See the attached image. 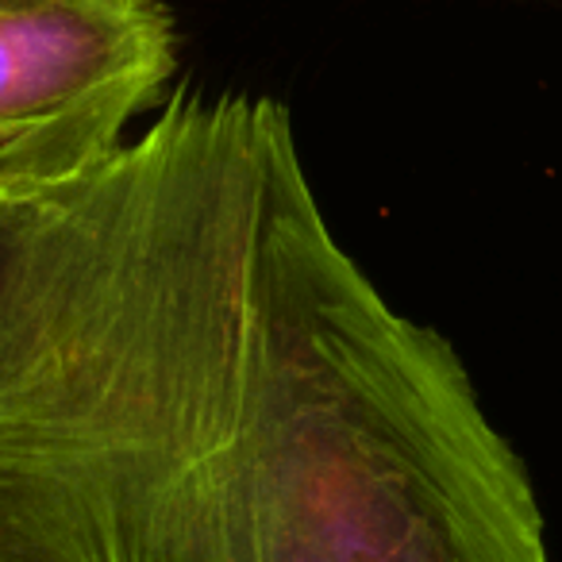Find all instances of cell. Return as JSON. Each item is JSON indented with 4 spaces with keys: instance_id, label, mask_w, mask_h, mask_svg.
<instances>
[{
    "instance_id": "1",
    "label": "cell",
    "mask_w": 562,
    "mask_h": 562,
    "mask_svg": "<svg viewBox=\"0 0 562 562\" xmlns=\"http://www.w3.org/2000/svg\"><path fill=\"white\" fill-rule=\"evenodd\" d=\"M0 562H551L436 328L324 216L285 104L186 86L0 189Z\"/></svg>"
},
{
    "instance_id": "2",
    "label": "cell",
    "mask_w": 562,
    "mask_h": 562,
    "mask_svg": "<svg viewBox=\"0 0 562 562\" xmlns=\"http://www.w3.org/2000/svg\"><path fill=\"white\" fill-rule=\"evenodd\" d=\"M173 74L162 0H0V189L101 162Z\"/></svg>"
}]
</instances>
